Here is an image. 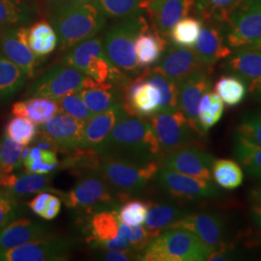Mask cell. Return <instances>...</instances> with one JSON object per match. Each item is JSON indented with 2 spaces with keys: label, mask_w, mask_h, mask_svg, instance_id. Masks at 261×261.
Instances as JSON below:
<instances>
[{
  "label": "cell",
  "mask_w": 261,
  "mask_h": 261,
  "mask_svg": "<svg viewBox=\"0 0 261 261\" xmlns=\"http://www.w3.org/2000/svg\"><path fill=\"white\" fill-rule=\"evenodd\" d=\"M168 228L187 229L213 250L228 245L226 224L223 217L214 212L186 214Z\"/></svg>",
  "instance_id": "cell-16"
},
{
  "label": "cell",
  "mask_w": 261,
  "mask_h": 261,
  "mask_svg": "<svg viewBox=\"0 0 261 261\" xmlns=\"http://www.w3.org/2000/svg\"><path fill=\"white\" fill-rule=\"evenodd\" d=\"M212 180L224 190H235L242 185L244 172L239 163L231 159L215 160Z\"/></svg>",
  "instance_id": "cell-36"
},
{
  "label": "cell",
  "mask_w": 261,
  "mask_h": 261,
  "mask_svg": "<svg viewBox=\"0 0 261 261\" xmlns=\"http://www.w3.org/2000/svg\"><path fill=\"white\" fill-rule=\"evenodd\" d=\"M37 133V125L34 122L20 116H14L11 118L4 129V134L7 137L23 146L32 144Z\"/></svg>",
  "instance_id": "cell-45"
},
{
  "label": "cell",
  "mask_w": 261,
  "mask_h": 261,
  "mask_svg": "<svg viewBox=\"0 0 261 261\" xmlns=\"http://www.w3.org/2000/svg\"><path fill=\"white\" fill-rule=\"evenodd\" d=\"M213 249L183 228H168L151 240L139 260H207Z\"/></svg>",
  "instance_id": "cell-4"
},
{
  "label": "cell",
  "mask_w": 261,
  "mask_h": 261,
  "mask_svg": "<svg viewBox=\"0 0 261 261\" xmlns=\"http://www.w3.org/2000/svg\"><path fill=\"white\" fill-rule=\"evenodd\" d=\"M121 103L129 115L146 118L160 112L161 93L140 73L121 86Z\"/></svg>",
  "instance_id": "cell-15"
},
{
  "label": "cell",
  "mask_w": 261,
  "mask_h": 261,
  "mask_svg": "<svg viewBox=\"0 0 261 261\" xmlns=\"http://www.w3.org/2000/svg\"><path fill=\"white\" fill-rule=\"evenodd\" d=\"M232 151L234 157L249 176L261 179V146L236 133Z\"/></svg>",
  "instance_id": "cell-31"
},
{
  "label": "cell",
  "mask_w": 261,
  "mask_h": 261,
  "mask_svg": "<svg viewBox=\"0 0 261 261\" xmlns=\"http://www.w3.org/2000/svg\"><path fill=\"white\" fill-rule=\"evenodd\" d=\"M27 79L20 68L0 54V101L12 99L23 87Z\"/></svg>",
  "instance_id": "cell-34"
},
{
  "label": "cell",
  "mask_w": 261,
  "mask_h": 261,
  "mask_svg": "<svg viewBox=\"0 0 261 261\" xmlns=\"http://www.w3.org/2000/svg\"><path fill=\"white\" fill-rule=\"evenodd\" d=\"M195 3L196 0H141L140 5L149 16L153 29L167 38L173 25L191 13Z\"/></svg>",
  "instance_id": "cell-19"
},
{
  "label": "cell",
  "mask_w": 261,
  "mask_h": 261,
  "mask_svg": "<svg viewBox=\"0 0 261 261\" xmlns=\"http://www.w3.org/2000/svg\"><path fill=\"white\" fill-rule=\"evenodd\" d=\"M56 101L58 105L59 113H63L75 119L87 121L95 115L86 107L79 92L69 94Z\"/></svg>",
  "instance_id": "cell-48"
},
{
  "label": "cell",
  "mask_w": 261,
  "mask_h": 261,
  "mask_svg": "<svg viewBox=\"0 0 261 261\" xmlns=\"http://www.w3.org/2000/svg\"><path fill=\"white\" fill-rule=\"evenodd\" d=\"M224 69L241 79L252 93L261 84V49L254 46L233 49L224 59Z\"/></svg>",
  "instance_id": "cell-21"
},
{
  "label": "cell",
  "mask_w": 261,
  "mask_h": 261,
  "mask_svg": "<svg viewBox=\"0 0 261 261\" xmlns=\"http://www.w3.org/2000/svg\"><path fill=\"white\" fill-rule=\"evenodd\" d=\"M149 208V201L140 199L126 200L117 211L120 223L130 226L142 225L145 223Z\"/></svg>",
  "instance_id": "cell-47"
},
{
  "label": "cell",
  "mask_w": 261,
  "mask_h": 261,
  "mask_svg": "<svg viewBox=\"0 0 261 261\" xmlns=\"http://www.w3.org/2000/svg\"><path fill=\"white\" fill-rule=\"evenodd\" d=\"M251 196L256 203L261 204V184L252 190L251 192Z\"/></svg>",
  "instance_id": "cell-56"
},
{
  "label": "cell",
  "mask_w": 261,
  "mask_h": 261,
  "mask_svg": "<svg viewBox=\"0 0 261 261\" xmlns=\"http://www.w3.org/2000/svg\"><path fill=\"white\" fill-rule=\"evenodd\" d=\"M234 256L233 250L230 249V245H224L213 250L208 257V261L230 260Z\"/></svg>",
  "instance_id": "cell-53"
},
{
  "label": "cell",
  "mask_w": 261,
  "mask_h": 261,
  "mask_svg": "<svg viewBox=\"0 0 261 261\" xmlns=\"http://www.w3.org/2000/svg\"><path fill=\"white\" fill-rule=\"evenodd\" d=\"M213 154L198 145H190L162 155L158 160L161 168H168L193 177L212 180Z\"/></svg>",
  "instance_id": "cell-13"
},
{
  "label": "cell",
  "mask_w": 261,
  "mask_h": 261,
  "mask_svg": "<svg viewBox=\"0 0 261 261\" xmlns=\"http://www.w3.org/2000/svg\"><path fill=\"white\" fill-rule=\"evenodd\" d=\"M28 45L40 59L50 55L58 46L55 28L45 19L34 23L28 30Z\"/></svg>",
  "instance_id": "cell-32"
},
{
  "label": "cell",
  "mask_w": 261,
  "mask_h": 261,
  "mask_svg": "<svg viewBox=\"0 0 261 261\" xmlns=\"http://www.w3.org/2000/svg\"><path fill=\"white\" fill-rule=\"evenodd\" d=\"M127 114L121 102H119L107 111L93 115L85 123L84 147L97 149L111 134L117 122Z\"/></svg>",
  "instance_id": "cell-25"
},
{
  "label": "cell",
  "mask_w": 261,
  "mask_h": 261,
  "mask_svg": "<svg viewBox=\"0 0 261 261\" xmlns=\"http://www.w3.org/2000/svg\"><path fill=\"white\" fill-rule=\"evenodd\" d=\"M11 113L30 119L37 126L43 125L59 113L56 100L43 97H29L24 101H19L12 106Z\"/></svg>",
  "instance_id": "cell-29"
},
{
  "label": "cell",
  "mask_w": 261,
  "mask_h": 261,
  "mask_svg": "<svg viewBox=\"0 0 261 261\" xmlns=\"http://www.w3.org/2000/svg\"><path fill=\"white\" fill-rule=\"evenodd\" d=\"M225 43L232 50L261 41V0H241L224 20Z\"/></svg>",
  "instance_id": "cell-9"
},
{
  "label": "cell",
  "mask_w": 261,
  "mask_h": 261,
  "mask_svg": "<svg viewBox=\"0 0 261 261\" xmlns=\"http://www.w3.org/2000/svg\"><path fill=\"white\" fill-rule=\"evenodd\" d=\"M61 63L75 68L98 83H112L122 86L132 80L112 64L106 55L101 37L87 39L68 49Z\"/></svg>",
  "instance_id": "cell-5"
},
{
  "label": "cell",
  "mask_w": 261,
  "mask_h": 261,
  "mask_svg": "<svg viewBox=\"0 0 261 261\" xmlns=\"http://www.w3.org/2000/svg\"><path fill=\"white\" fill-rule=\"evenodd\" d=\"M23 213L19 200L0 188V229Z\"/></svg>",
  "instance_id": "cell-51"
},
{
  "label": "cell",
  "mask_w": 261,
  "mask_h": 261,
  "mask_svg": "<svg viewBox=\"0 0 261 261\" xmlns=\"http://www.w3.org/2000/svg\"><path fill=\"white\" fill-rule=\"evenodd\" d=\"M50 184L49 174H35L19 170L8 174H0V188L17 199L28 198L41 192H51L62 196L63 193L53 188Z\"/></svg>",
  "instance_id": "cell-22"
},
{
  "label": "cell",
  "mask_w": 261,
  "mask_h": 261,
  "mask_svg": "<svg viewBox=\"0 0 261 261\" xmlns=\"http://www.w3.org/2000/svg\"><path fill=\"white\" fill-rule=\"evenodd\" d=\"M155 179L162 190L181 200L215 199L223 196L220 187L212 180L193 177L168 168H160Z\"/></svg>",
  "instance_id": "cell-11"
},
{
  "label": "cell",
  "mask_w": 261,
  "mask_h": 261,
  "mask_svg": "<svg viewBox=\"0 0 261 261\" xmlns=\"http://www.w3.org/2000/svg\"><path fill=\"white\" fill-rule=\"evenodd\" d=\"M35 10L28 2L19 0H0V28L28 24Z\"/></svg>",
  "instance_id": "cell-38"
},
{
  "label": "cell",
  "mask_w": 261,
  "mask_h": 261,
  "mask_svg": "<svg viewBox=\"0 0 261 261\" xmlns=\"http://www.w3.org/2000/svg\"><path fill=\"white\" fill-rule=\"evenodd\" d=\"M62 199L67 208L86 216L99 211L116 210V200H119L99 171L81 175L73 189L62 195Z\"/></svg>",
  "instance_id": "cell-7"
},
{
  "label": "cell",
  "mask_w": 261,
  "mask_h": 261,
  "mask_svg": "<svg viewBox=\"0 0 261 261\" xmlns=\"http://www.w3.org/2000/svg\"><path fill=\"white\" fill-rule=\"evenodd\" d=\"M75 243L73 238L48 234L16 248L0 251V261L66 260L74 250Z\"/></svg>",
  "instance_id": "cell-12"
},
{
  "label": "cell",
  "mask_w": 261,
  "mask_h": 261,
  "mask_svg": "<svg viewBox=\"0 0 261 261\" xmlns=\"http://www.w3.org/2000/svg\"><path fill=\"white\" fill-rule=\"evenodd\" d=\"M206 68L209 67L201 63L194 48L168 45L158 63L150 69L154 73L180 84L188 76Z\"/></svg>",
  "instance_id": "cell-18"
},
{
  "label": "cell",
  "mask_w": 261,
  "mask_h": 261,
  "mask_svg": "<svg viewBox=\"0 0 261 261\" xmlns=\"http://www.w3.org/2000/svg\"><path fill=\"white\" fill-rule=\"evenodd\" d=\"M23 147L5 134L0 138V174H8L22 167Z\"/></svg>",
  "instance_id": "cell-44"
},
{
  "label": "cell",
  "mask_w": 261,
  "mask_h": 261,
  "mask_svg": "<svg viewBox=\"0 0 261 261\" xmlns=\"http://www.w3.org/2000/svg\"><path fill=\"white\" fill-rule=\"evenodd\" d=\"M149 24L144 14L122 19L109 28L103 39L106 55L118 70L130 79L142 72L136 58L135 42Z\"/></svg>",
  "instance_id": "cell-3"
},
{
  "label": "cell",
  "mask_w": 261,
  "mask_h": 261,
  "mask_svg": "<svg viewBox=\"0 0 261 261\" xmlns=\"http://www.w3.org/2000/svg\"><path fill=\"white\" fill-rule=\"evenodd\" d=\"M224 111V102L217 94L209 90L203 95L198 107L197 121L200 130L205 136L222 119Z\"/></svg>",
  "instance_id": "cell-37"
},
{
  "label": "cell",
  "mask_w": 261,
  "mask_h": 261,
  "mask_svg": "<svg viewBox=\"0 0 261 261\" xmlns=\"http://www.w3.org/2000/svg\"><path fill=\"white\" fill-rule=\"evenodd\" d=\"M160 165L157 160L150 162H130L115 159H103L98 171L112 187L119 200L141 193L153 180Z\"/></svg>",
  "instance_id": "cell-6"
},
{
  "label": "cell",
  "mask_w": 261,
  "mask_h": 261,
  "mask_svg": "<svg viewBox=\"0 0 261 261\" xmlns=\"http://www.w3.org/2000/svg\"><path fill=\"white\" fill-rule=\"evenodd\" d=\"M139 252L133 251H109L103 253L105 260L109 261H129L140 258Z\"/></svg>",
  "instance_id": "cell-52"
},
{
  "label": "cell",
  "mask_w": 261,
  "mask_h": 261,
  "mask_svg": "<svg viewBox=\"0 0 261 261\" xmlns=\"http://www.w3.org/2000/svg\"><path fill=\"white\" fill-rule=\"evenodd\" d=\"M88 217L89 220L85 224L86 242L96 248L106 249L119 234L120 221L117 210L99 211Z\"/></svg>",
  "instance_id": "cell-27"
},
{
  "label": "cell",
  "mask_w": 261,
  "mask_h": 261,
  "mask_svg": "<svg viewBox=\"0 0 261 261\" xmlns=\"http://www.w3.org/2000/svg\"><path fill=\"white\" fill-rule=\"evenodd\" d=\"M28 30L24 25H12L0 29V53L32 79L43 59L38 58L28 45Z\"/></svg>",
  "instance_id": "cell-14"
},
{
  "label": "cell",
  "mask_w": 261,
  "mask_h": 261,
  "mask_svg": "<svg viewBox=\"0 0 261 261\" xmlns=\"http://www.w3.org/2000/svg\"><path fill=\"white\" fill-rule=\"evenodd\" d=\"M62 201L51 192H41L28 201V208L45 221H53L60 213Z\"/></svg>",
  "instance_id": "cell-46"
},
{
  "label": "cell",
  "mask_w": 261,
  "mask_h": 261,
  "mask_svg": "<svg viewBox=\"0 0 261 261\" xmlns=\"http://www.w3.org/2000/svg\"><path fill=\"white\" fill-rule=\"evenodd\" d=\"M162 155L190 145L200 146L204 137L196 132L179 109L159 112L149 117Z\"/></svg>",
  "instance_id": "cell-8"
},
{
  "label": "cell",
  "mask_w": 261,
  "mask_h": 261,
  "mask_svg": "<svg viewBox=\"0 0 261 261\" xmlns=\"http://www.w3.org/2000/svg\"><path fill=\"white\" fill-rule=\"evenodd\" d=\"M254 47H257V48H259V49H261V41L260 42H259V43H258V44H257V45H255Z\"/></svg>",
  "instance_id": "cell-58"
},
{
  "label": "cell",
  "mask_w": 261,
  "mask_h": 261,
  "mask_svg": "<svg viewBox=\"0 0 261 261\" xmlns=\"http://www.w3.org/2000/svg\"><path fill=\"white\" fill-rule=\"evenodd\" d=\"M185 215V212L176 205L165 202H149L148 213L144 224L150 230L160 234Z\"/></svg>",
  "instance_id": "cell-35"
},
{
  "label": "cell",
  "mask_w": 261,
  "mask_h": 261,
  "mask_svg": "<svg viewBox=\"0 0 261 261\" xmlns=\"http://www.w3.org/2000/svg\"><path fill=\"white\" fill-rule=\"evenodd\" d=\"M86 75L65 64L51 66L29 85L25 97H43L57 100L83 88Z\"/></svg>",
  "instance_id": "cell-10"
},
{
  "label": "cell",
  "mask_w": 261,
  "mask_h": 261,
  "mask_svg": "<svg viewBox=\"0 0 261 261\" xmlns=\"http://www.w3.org/2000/svg\"><path fill=\"white\" fill-rule=\"evenodd\" d=\"M67 1H69V0H46L47 9L51 12L53 10L56 9V7L60 6L61 4L65 3Z\"/></svg>",
  "instance_id": "cell-55"
},
{
  "label": "cell",
  "mask_w": 261,
  "mask_h": 261,
  "mask_svg": "<svg viewBox=\"0 0 261 261\" xmlns=\"http://www.w3.org/2000/svg\"><path fill=\"white\" fill-rule=\"evenodd\" d=\"M85 123L84 120L58 113L45 124L38 126V130L56 143L58 152L73 151L84 147Z\"/></svg>",
  "instance_id": "cell-20"
},
{
  "label": "cell",
  "mask_w": 261,
  "mask_h": 261,
  "mask_svg": "<svg viewBox=\"0 0 261 261\" xmlns=\"http://www.w3.org/2000/svg\"><path fill=\"white\" fill-rule=\"evenodd\" d=\"M84 103L93 114L105 112L121 102V87L112 83H98L86 75L79 91Z\"/></svg>",
  "instance_id": "cell-26"
},
{
  "label": "cell",
  "mask_w": 261,
  "mask_h": 261,
  "mask_svg": "<svg viewBox=\"0 0 261 261\" xmlns=\"http://www.w3.org/2000/svg\"><path fill=\"white\" fill-rule=\"evenodd\" d=\"M250 214L252 217L253 223L256 225L257 229L261 234V204H253L250 209Z\"/></svg>",
  "instance_id": "cell-54"
},
{
  "label": "cell",
  "mask_w": 261,
  "mask_h": 261,
  "mask_svg": "<svg viewBox=\"0 0 261 261\" xmlns=\"http://www.w3.org/2000/svg\"><path fill=\"white\" fill-rule=\"evenodd\" d=\"M168 47L166 37L150 27L142 30L135 42L137 62L141 69L156 65Z\"/></svg>",
  "instance_id": "cell-28"
},
{
  "label": "cell",
  "mask_w": 261,
  "mask_h": 261,
  "mask_svg": "<svg viewBox=\"0 0 261 261\" xmlns=\"http://www.w3.org/2000/svg\"><path fill=\"white\" fill-rule=\"evenodd\" d=\"M211 87L209 68L197 71L178 84V109L185 114L192 127L204 138L205 135L198 126L197 112L203 95L211 90Z\"/></svg>",
  "instance_id": "cell-17"
},
{
  "label": "cell",
  "mask_w": 261,
  "mask_h": 261,
  "mask_svg": "<svg viewBox=\"0 0 261 261\" xmlns=\"http://www.w3.org/2000/svg\"><path fill=\"white\" fill-rule=\"evenodd\" d=\"M248 86L236 75H223L214 85V92L228 107L243 103L248 94Z\"/></svg>",
  "instance_id": "cell-40"
},
{
  "label": "cell",
  "mask_w": 261,
  "mask_h": 261,
  "mask_svg": "<svg viewBox=\"0 0 261 261\" xmlns=\"http://www.w3.org/2000/svg\"><path fill=\"white\" fill-rule=\"evenodd\" d=\"M237 134L261 146V110L245 112L237 127Z\"/></svg>",
  "instance_id": "cell-50"
},
{
  "label": "cell",
  "mask_w": 261,
  "mask_h": 261,
  "mask_svg": "<svg viewBox=\"0 0 261 261\" xmlns=\"http://www.w3.org/2000/svg\"><path fill=\"white\" fill-rule=\"evenodd\" d=\"M50 13V24L56 30L61 50L67 51L97 36L106 25V17L93 1L69 0Z\"/></svg>",
  "instance_id": "cell-2"
},
{
  "label": "cell",
  "mask_w": 261,
  "mask_h": 261,
  "mask_svg": "<svg viewBox=\"0 0 261 261\" xmlns=\"http://www.w3.org/2000/svg\"><path fill=\"white\" fill-rule=\"evenodd\" d=\"M252 95H253V97H254V99H255L256 101H258V102H260L261 103V84H259V86L252 92Z\"/></svg>",
  "instance_id": "cell-57"
},
{
  "label": "cell",
  "mask_w": 261,
  "mask_h": 261,
  "mask_svg": "<svg viewBox=\"0 0 261 261\" xmlns=\"http://www.w3.org/2000/svg\"><path fill=\"white\" fill-rule=\"evenodd\" d=\"M103 159L130 162L158 161L162 150L158 139L145 118L125 115L96 149Z\"/></svg>",
  "instance_id": "cell-1"
},
{
  "label": "cell",
  "mask_w": 261,
  "mask_h": 261,
  "mask_svg": "<svg viewBox=\"0 0 261 261\" xmlns=\"http://www.w3.org/2000/svg\"><path fill=\"white\" fill-rule=\"evenodd\" d=\"M48 234L49 228L46 224L19 217L0 229V251L16 248Z\"/></svg>",
  "instance_id": "cell-24"
},
{
  "label": "cell",
  "mask_w": 261,
  "mask_h": 261,
  "mask_svg": "<svg viewBox=\"0 0 261 261\" xmlns=\"http://www.w3.org/2000/svg\"><path fill=\"white\" fill-rule=\"evenodd\" d=\"M106 18L126 19L132 16L144 14L140 8L141 0H92Z\"/></svg>",
  "instance_id": "cell-43"
},
{
  "label": "cell",
  "mask_w": 261,
  "mask_h": 261,
  "mask_svg": "<svg viewBox=\"0 0 261 261\" xmlns=\"http://www.w3.org/2000/svg\"><path fill=\"white\" fill-rule=\"evenodd\" d=\"M193 48L198 59L206 67H211L221 60H224L232 53V49L225 43L224 31L214 22L202 25Z\"/></svg>",
  "instance_id": "cell-23"
},
{
  "label": "cell",
  "mask_w": 261,
  "mask_h": 261,
  "mask_svg": "<svg viewBox=\"0 0 261 261\" xmlns=\"http://www.w3.org/2000/svg\"><path fill=\"white\" fill-rule=\"evenodd\" d=\"M143 77L158 87L161 93L160 112H167L178 109V84L164 75L151 71L150 68L142 70Z\"/></svg>",
  "instance_id": "cell-42"
},
{
  "label": "cell",
  "mask_w": 261,
  "mask_h": 261,
  "mask_svg": "<svg viewBox=\"0 0 261 261\" xmlns=\"http://www.w3.org/2000/svg\"><path fill=\"white\" fill-rule=\"evenodd\" d=\"M60 153H62V159L59 161V168L69 170L79 177L87 172L98 171L102 161L96 150L86 147Z\"/></svg>",
  "instance_id": "cell-30"
},
{
  "label": "cell",
  "mask_w": 261,
  "mask_h": 261,
  "mask_svg": "<svg viewBox=\"0 0 261 261\" xmlns=\"http://www.w3.org/2000/svg\"><path fill=\"white\" fill-rule=\"evenodd\" d=\"M241 0H196V15L202 21L224 23Z\"/></svg>",
  "instance_id": "cell-39"
},
{
  "label": "cell",
  "mask_w": 261,
  "mask_h": 261,
  "mask_svg": "<svg viewBox=\"0 0 261 261\" xmlns=\"http://www.w3.org/2000/svg\"><path fill=\"white\" fill-rule=\"evenodd\" d=\"M119 231L128 239L130 250L136 252H142L151 240L159 235L145 226H130L122 223L119 226Z\"/></svg>",
  "instance_id": "cell-49"
},
{
  "label": "cell",
  "mask_w": 261,
  "mask_h": 261,
  "mask_svg": "<svg viewBox=\"0 0 261 261\" xmlns=\"http://www.w3.org/2000/svg\"><path fill=\"white\" fill-rule=\"evenodd\" d=\"M22 166L27 172L47 175L59 168V159L56 151L32 145L22 152Z\"/></svg>",
  "instance_id": "cell-33"
},
{
  "label": "cell",
  "mask_w": 261,
  "mask_h": 261,
  "mask_svg": "<svg viewBox=\"0 0 261 261\" xmlns=\"http://www.w3.org/2000/svg\"><path fill=\"white\" fill-rule=\"evenodd\" d=\"M203 21L194 17H185L177 21L171 28L168 37L172 45L180 47L193 48L199 36Z\"/></svg>",
  "instance_id": "cell-41"
},
{
  "label": "cell",
  "mask_w": 261,
  "mask_h": 261,
  "mask_svg": "<svg viewBox=\"0 0 261 261\" xmlns=\"http://www.w3.org/2000/svg\"><path fill=\"white\" fill-rule=\"evenodd\" d=\"M19 1H21V2H29V1H31V0H19Z\"/></svg>",
  "instance_id": "cell-59"
}]
</instances>
